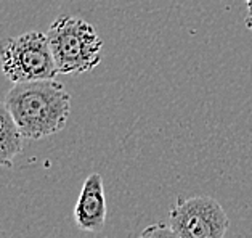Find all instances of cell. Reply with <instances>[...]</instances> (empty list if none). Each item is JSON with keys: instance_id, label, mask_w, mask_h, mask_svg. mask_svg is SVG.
Returning <instances> with one entry per match:
<instances>
[{"instance_id": "cell-1", "label": "cell", "mask_w": 252, "mask_h": 238, "mask_svg": "<svg viewBox=\"0 0 252 238\" xmlns=\"http://www.w3.org/2000/svg\"><path fill=\"white\" fill-rule=\"evenodd\" d=\"M5 105L24 138L40 140L64 129L71 113V95L55 79L20 82L5 95Z\"/></svg>"}, {"instance_id": "cell-3", "label": "cell", "mask_w": 252, "mask_h": 238, "mask_svg": "<svg viewBox=\"0 0 252 238\" xmlns=\"http://www.w3.org/2000/svg\"><path fill=\"white\" fill-rule=\"evenodd\" d=\"M0 65L13 84L50 81L58 74L48 37L40 31L0 40Z\"/></svg>"}, {"instance_id": "cell-6", "label": "cell", "mask_w": 252, "mask_h": 238, "mask_svg": "<svg viewBox=\"0 0 252 238\" xmlns=\"http://www.w3.org/2000/svg\"><path fill=\"white\" fill-rule=\"evenodd\" d=\"M23 138L7 105L0 102V168H13L23 151Z\"/></svg>"}, {"instance_id": "cell-4", "label": "cell", "mask_w": 252, "mask_h": 238, "mask_svg": "<svg viewBox=\"0 0 252 238\" xmlns=\"http://www.w3.org/2000/svg\"><path fill=\"white\" fill-rule=\"evenodd\" d=\"M169 225L180 238H225L228 214L212 197L180 198L169 212Z\"/></svg>"}, {"instance_id": "cell-8", "label": "cell", "mask_w": 252, "mask_h": 238, "mask_svg": "<svg viewBox=\"0 0 252 238\" xmlns=\"http://www.w3.org/2000/svg\"><path fill=\"white\" fill-rule=\"evenodd\" d=\"M244 23H246V26H248V29L252 33V10H248V15H246L244 18Z\"/></svg>"}, {"instance_id": "cell-2", "label": "cell", "mask_w": 252, "mask_h": 238, "mask_svg": "<svg viewBox=\"0 0 252 238\" xmlns=\"http://www.w3.org/2000/svg\"><path fill=\"white\" fill-rule=\"evenodd\" d=\"M58 74H84L101 63L103 40L82 18L61 15L47 31Z\"/></svg>"}, {"instance_id": "cell-9", "label": "cell", "mask_w": 252, "mask_h": 238, "mask_svg": "<svg viewBox=\"0 0 252 238\" xmlns=\"http://www.w3.org/2000/svg\"><path fill=\"white\" fill-rule=\"evenodd\" d=\"M246 3H248V10H252V0H246Z\"/></svg>"}, {"instance_id": "cell-7", "label": "cell", "mask_w": 252, "mask_h": 238, "mask_svg": "<svg viewBox=\"0 0 252 238\" xmlns=\"http://www.w3.org/2000/svg\"><path fill=\"white\" fill-rule=\"evenodd\" d=\"M138 238H180V237L172 230L169 224L156 222L143 229V232L138 235Z\"/></svg>"}, {"instance_id": "cell-5", "label": "cell", "mask_w": 252, "mask_h": 238, "mask_svg": "<svg viewBox=\"0 0 252 238\" xmlns=\"http://www.w3.org/2000/svg\"><path fill=\"white\" fill-rule=\"evenodd\" d=\"M106 197H104L103 177L92 172L84 180L82 190L79 193L74 206V222L82 232L100 234L106 225Z\"/></svg>"}]
</instances>
